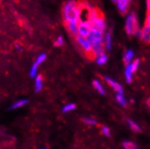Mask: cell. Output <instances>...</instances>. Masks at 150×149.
<instances>
[{"label": "cell", "instance_id": "obj_28", "mask_svg": "<svg viewBox=\"0 0 150 149\" xmlns=\"http://www.w3.org/2000/svg\"><path fill=\"white\" fill-rule=\"evenodd\" d=\"M146 105H147L148 107L150 108V99H148V100H146Z\"/></svg>", "mask_w": 150, "mask_h": 149}, {"label": "cell", "instance_id": "obj_19", "mask_svg": "<svg viewBox=\"0 0 150 149\" xmlns=\"http://www.w3.org/2000/svg\"><path fill=\"white\" fill-rule=\"evenodd\" d=\"M39 64L37 62H34L33 63V65L31 66V69H30V71H29V75H30V77L31 78H35L37 75H38V68H39Z\"/></svg>", "mask_w": 150, "mask_h": 149}, {"label": "cell", "instance_id": "obj_24", "mask_svg": "<svg viewBox=\"0 0 150 149\" xmlns=\"http://www.w3.org/2000/svg\"><path fill=\"white\" fill-rule=\"evenodd\" d=\"M46 57H47L46 54H45V52H42V54H40L36 57V60H35V61L37 62L39 65H41L42 63L46 60Z\"/></svg>", "mask_w": 150, "mask_h": 149}, {"label": "cell", "instance_id": "obj_13", "mask_svg": "<svg viewBox=\"0 0 150 149\" xmlns=\"http://www.w3.org/2000/svg\"><path fill=\"white\" fill-rule=\"evenodd\" d=\"M92 86H93V88L96 90V91H97L99 94L106 95V90H105V89L103 87V85L101 84V82L99 80H94L92 81Z\"/></svg>", "mask_w": 150, "mask_h": 149}, {"label": "cell", "instance_id": "obj_21", "mask_svg": "<svg viewBox=\"0 0 150 149\" xmlns=\"http://www.w3.org/2000/svg\"><path fill=\"white\" fill-rule=\"evenodd\" d=\"M75 109H76V105H75L74 103H67L62 107V111L63 113H68V112L73 111Z\"/></svg>", "mask_w": 150, "mask_h": 149}, {"label": "cell", "instance_id": "obj_23", "mask_svg": "<svg viewBox=\"0 0 150 149\" xmlns=\"http://www.w3.org/2000/svg\"><path fill=\"white\" fill-rule=\"evenodd\" d=\"M100 132L106 137H110V136H111V132H110V127H108L107 126H104V125L101 126V127H100Z\"/></svg>", "mask_w": 150, "mask_h": 149}, {"label": "cell", "instance_id": "obj_3", "mask_svg": "<svg viewBox=\"0 0 150 149\" xmlns=\"http://www.w3.org/2000/svg\"><path fill=\"white\" fill-rule=\"evenodd\" d=\"M139 64H140V61L138 59H136L135 61H131L130 63L126 65L124 70V76L125 80L127 84H130L133 81V75L137 71L139 68Z\"/></svg>", "mask_w": 150, "mask_h": 149}, {"label": "cell", "instance_id": "obj_29", "mask_svg": "<svg viewBox=\"0 0 150 149\" xmlns=\"http://www.w3.org/2000/svg\"><path fill=\"white\" fill-rule=\"evenodd\" d=\"M111 1H112L113 3H115V4H116V3H117V0H111Z\"/></svg>", "mask_w": 150, "mask_h": 149}, {"label": "cell", "instance_id": "obj_8", "mask_svg": "<svg viewBox=\"0 0 150 149\" xmlns=\"http://www.w3.org/2000/svg\"><path fill=\"white\" fill-rule=\"evenodd\" d=\"M140 40L144 44H150V25H145L143 28H141V35H140Z\"/></svg>", "mask_w": 150, "mask_h": 149}, {"label": "cell", "instance_id": "obj_6", "mask_svg": "<svg viewBox=\"0 0 150 149\" xmlns=\"http://www.w3.org/2000/svg\"><path fill=\"white\" fill-rule=\"evenodd\" d=\"M91 25V29L92 30H97L100 32H102V33L105 34L106 32V28H107V25L105 20L102 16L98 17L97 19H95L94 21H92L91 23H90Z\"/></svg>", "mask_w": 150, "mask_h": 149}, {"label": "cell", "instance_id": "obj_1", "mask_svg": "<svg viewBox=\"0 0 150 149\" xmlns=\"http://www.w3.org/2000/svg\"><path fill=\"white\" fill-rule=\"evenodd\" d=\"M80 5L74 1V0H70L63 5L62 7V16L64 19V22H77L80 23Z\"/></svg>", "mask_w": 150, "mask_h": 149}, {"label": "cell", "instance_id": "obj_12", "mask_svg": "<svg viewBox=\"0 0 150 149\" xmlns=\"http://www.w3.org/2000/svg\"><path fill=\"white\" fill-rule=\"evenodd\" d=\"M134 56H135V54L132 50L130 49L127 50L123 54V62L126 65L128 64V63H130L131 61H134Z\"/></svg>", "mask_w": 150, "mask_h": 149}, {"label": "cell", "instance_id": "obj_26", "mask_svg": "<svg viewBox=\"0 0 150 149\" xmlns=\"http://www.w3.org/2000/svg\"><path fill=\"white\" fill-rule=\"evenodd\" d=\"M146 24L150 25V12H148L147 16H146Z\"/></svg>", "mask_w": 150, "mask_h": 149}, {"label": "cell", "instance_id": "obj_10", "mask_svg": "<svg viewBox=\"0 0 150 149\" xmlns=\"http://www.w3.org/2000/svg\"><path fill=\"white\" fill-rule=\"evenodd\" d=\"M78 25H79V23H77V22L65 23L67 30L70 32V34L72 35L73 36H77L78 35Z\"/></svg>", "mask_w": 150, "mask_h": 149}, {"label": "cell", "instance_id": "obj_9", "mask_svg": "<svg viewBox=\"0 0 150 149\" xmlns=\"http://www.w3.org/2000/svg\"><path fill=\"white\" fill-rule=\"evenodd\" d=\"M130 2H131V0H117L116 5H117V9H119V11L121 14L125 15L127 12L128 8H129Z\"/></svg>", "mask_w": 150, "mask_h": 149}, {"label": "cell", "instance_id": "obj_16", "mask_svg": "<svg viewBox=\"0 0 150 149\" xmlns=\"http://www.w3.org/2000/svg\"><path fill=\"white\" fill-rule=\"evenodd\" d=\"M44 88V79L41 75H37L35 78V92H40Z\"/></svg>", "mask_w": 150, "mask_h": 149}, {"label": "cell", "instance_id": "obj_20", "mask_svg": "<svg viewBox=\"0 0 150 149\" xmlns=\"http://www.w3.org/2000/svg\"><path fill=\"white\" fill-rule=\"evenodd\" d=\"M82 122L89 126H93L98 124L97 120H96L94 118H92V117H85V118L82 119Z\"/></svg>", "mask_w": 150, "mask_h": 149}, {"label": "cell", "instance_id": "obj_11", "mask_svg": "<svg viewBox=\"0 0 150 149\" xmlns=\"http://www.w3.org/2000/svg\"><path fill=\"white\" fill-rule=\"evenodd\" d=\"M104 47L105 50L110 51L112 47V36L110 32H107L104 35Z\"/></svg>", "mask_w": 150, "mask_h": 149}, {"label": "cell", "instance_id": "obj_27", "mask_svg": "<svg viewBox=\"0 0 150 149\" xmlns=\"http://www.w3.org/2000/svg\"><path fill=\"white\" fill-rule=\"evenodd\" d=\"M15 46H16V48L18 51H21V50H22V47H21L18 44H16V45H15Z\"/></svg>", "mask_w": 150, "mask_h": 149}, {"label": "cell", "instance_id": "obj_5", "mask_svg": "<svg viewBox=\"0 0 150 149\" xmlns=\"http://www.w3.org/2000/svg\"><path fill=\"white\" fill-rule=\"evenodd\" d=\"M91 31L90 22H80L78 25V35L87 38Z\"/></svg>", "mask_w": 150, "mask_h": 149}, {"label": "cell", "instance_id": "obj_18", "mask_svg": "<svg viewBox=\"0 0 150 149\" xmlns=\"http://www.w3.org/2000/svg\"><path fill=\"white\" fill-rule=\"evenodd\" d=\"M95 61H96V63H97V64L100 65V66L105 65L107 63V61H108V55H107L105 52H103V54L96 56Z\"/></svg>", "mask_w": 150, "mask_h": 149}, {"label": "cell", "instance_id": "obj_7", "mask_svg": "<svg viewBox=\"0 0 150 149\" xmlns=\"http://www.w3.org/2000/svg\"><path fill=\"white\" fill-rule=\"evenodd\" d=\"M104 81L107 82V84L109 85V86L114 90L116 91L117 93H123L124 92V90H123V87L122 85L117 82V81L113 80L112 78H110V77H104Z\"/></svg>", "mask_w": 150, "mask_h": 149}, {"label": "cell", "instance_id": "obj_4", "mask_svg": "<svg viewBox=\"0 0 150 149\" xmlns=\"http://www.w3.org/2000/svg\"><path fill=\"white\" fill-rule=\"evenodd\" d=\"M75 41L79 44V46L81 48V50L86 54L87 55L91 56V58H93L92 55V46L91 44L90 41L88 40V38L85 37H81V36H75Z\"/></svg>", "mask_w": 150, "mask_h": 149}, {"label": "cell", "instance_id": "obj_2", "mask_svg": "<svg viewBox=\"0 0 150 149\" xmlns=\"http://www.w3.org/2000/svg\"><path fill=\"white\" fill-rule=\"evenodd\" d=\"M125 30L127 35H134L136 37H140L141 28L139 27L137 16L134 13L127 15L125 22Z\"/></svg>", "mask_w": 150, "mask_h": 149}, {"label": "cell", "instance_id": "obj_30", "mask_svg": "<svg viewBox=\"0 0 150 149\" xmlns=\"http://www.w3.org/2000/svg\"><path fill=\"white\" fill-rule=\"evenodd\" d=\"M42 149H46V148H42Z\"/></svg>", "mask_w": 150, "mask_h": 149}, {"label": "cell", "instance_id": "obj_22", "mask_svg": "<svg viewBox=\"0 0 150 149\" xmlns=\"http://www.w3.org/2000/svg\"><path fill=\"white\" fill-rule=\"evenodd\" d=\"M122 147L124 149H137V145L133 141H127V140H126V141H124L122 143Z\"/></svg>", "mask_w": 150, "mask_h": 149}, {"label": "cell", "instance_id": "obj_25", "mask_svg": "<svg viewBox=\"0 0 150 149\" xmlns=\"http://www.w3.org/2000/svg\"><path fill=\"white\" fill-rule=\"evenodd\" d=\"M64 44V39L62 36H58L54 42V45L57 46V47H60V46H62Z\"/></svg>", "mask_w": 150, "mask_h": 149}, {"label": "cell", "instance_id": "obj_14", "mask_svg": "<svg viewBox=\"0 0 150 149\" xmlns=\"http://www.w3.org/2000/svg\"><path fill=\"white\" fill-rule=\"evenodd\" d=\"M115 100L117 102V104H119L120 106H121V107H123V108L127 107V100L125 98L123 93H117L115 95Z\"/></svg>", "mask_w": 150, "mask_h": 149}, {"label": "cell", "instance_id": "obj_17", "mask_svg": "<svg viewBox=\"0 0 150 149\" xmlns=\"http://www.w3.org/2000/svg\"><path fill=\"white\" fill-rule=\"evenodd\" d=\"M27 103H28V100H25V99H22V100H16V102H14L11 106H10L9 109L15 110V109H20V108H23L24 106H25Z\"/></svg>", "mask_w": 150, "mask_h": 149}, {"label": "cell", "instance_id": "obj_15", "mask_svg": "<svg viewBox=\"0 0 150 149\" xmlns=\"http://www.w3.org/2000/svg\"><path fill=\"white\" fill-rule=\"evenodd\" d=\"M127 124L128 125V127L135 133H139V132H141L142 129H141V127L140 126H139L137 122H135L134 120L130 119H127Z\"/></svg>", "mask_w": 150, "mask_h": 149}]
</instances>
